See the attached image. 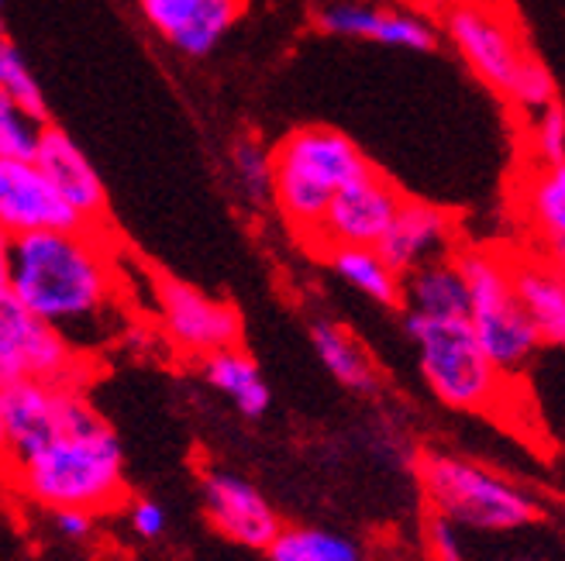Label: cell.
<instances>
[{
	"label": "cell",
	"mask_w": 565,
	"mask_h": 561,
	"mask_svg": "<svg viewBox=\"0 0 565 561\" xmlns=\"http://www.w3.org/2000/svg\"><path fill=\"white\" fill-rule=\"evenodd\" d=\"M511 561H531V558H511Z\"/></svg>",
	"instance_id": "36"
},
{
	"label": "cell",
	"mask_w": 565,
	"mask_h": 561,
	"mask_svg": "<svg viewBox=\"0 0 565 561\" xmlns=\"http://www.w3.org/2000/svg\"><path fill=\"white\" fill-rule=\"evenodd\" d=\"M511 276L542 345L565 348V266L545 256H511Z\"/></svg>",
	"instance_id": "17"
},
{
	"label": "cell",
	"mask_w": 565,
	"mask_h": 561,
	"mask_svg": "<svg viewBox=\"0 0 565 561\" xmlns=\"http://www.w3.org/2000/svg\"><path fill=\"white\" fill-rule=\"evenodd\" d=\"M0 97L28 107L39 118H49V100H45L42 83L35 69L28 66L24 52L8 35H0Z\"/></svg>",
	"instance_id": "26"
},
{
	"label": "cell",
	"mask_w": 565,
	"mask_h": 561,
	"mask_svg": "<svg viewBox=\"0 0 565 561\" xmlns=\"http://www.w3.org/2000/svg\"><path fill=\"white\" fill-rule=\"evenodd\" d=\"M0 468L8 486L45 514L87 510L100 517L121 507L128 493L125 447L100 413L83 417Z\"/></svg>",
	"instance_id": "2"
},
{
	"label": "cell",
	"mask_w": 565,
	"mask_h": 561,
	"mask_svg": "<svg viewBox=\"0 0 565 561\" xmlns=\"http://www.w3.org/2000/svg\"><path fill=\"white\" fill-rule=\"evenodd\" d=\"M0 35H4V0H0Z\"/></svg>",
	"instance_id": "34"
},
{
	"label": "cell",
	"mask_w": 565,
	"mask_h": 561,
	"mask_svg": "<svg viewBox=\"0 0 565 561\" xmlns=\"http://www.w3.org/2000/svg\"><path fill=\"white\" fill-rule=\"evenodd\" d=\"M204 362V379L207 386L217 392V397L228 400L242 417H263L273 403V392H269V382L259 369V362L252 358L242 345L235 348H224V352H214Z\"/></svg>",
	"instance_id": "18"
},
{
	"label": "cell",
	"mask_w": 565,
	"mask_h": 561,
	"mask_svg": "<svg viewBox=\"0 0 565 561\" xmlns=\"http://www.w3.org/2000/svg\"><path fill=\"white\" fill-rule=\"evenodd\" d=\"M87 355L70 338L39 321L8 290H0V379L4 382H55L83 386Z\"/></svg>",
	"instance_id": "8"
},
{
	"label": "cell",
	"mask_w": 565,
	"mask_h": 561,
	"mask_svg": "<svg viewBox=\"0 0 565 561\" xmlns=\"http://www.w3.org/2000/svg\"><path fill=\"white\" fill-rule=\"evenodd\" d=\"M125 520H128L131 538H138V541H159L166 535V527H169L166 507L159 499H149V496L131 499L128 510H125Z\"/></svg>",
	"instance_id": "31"
},
{
	"label": "cell",
	"mask_w": 565,
	"mask_h": 561,
	"mask_svg": "<svg viewBox=\"0 0 565 561\" xmlns=\"http://www.w3.org/2000/svg\"><path fill=\"white\" fill-rule=\"evenodd\" d=\"M404 201L407 196L401 193V186L373 165L370 173L334 196L310 248L321 251V256L331 248H376Z\"/></svg>",
	"instance_id": "11"
},
{
	"label": "cell",
	"mask_w": 565,
	"mask_h": 561,
	"mask_svg": "<svg viewBox=\"0 0 565 561\" xmlns=\"http://www.w3.org/2000/svg\"><path fill=\"white\" fill-rule=\"evenodd\" d=\"M370 170L373 162L345 131L328 125L294 128L273 145V207L310 245L334 196Z\"/></svg>",
	"instance_id": "3"
},
{
	"label": "cell",
	"mask_w": 565,
	"mask_h": 561,
	"mask_svg": "<svg viewBox=\"0 0 565 561\" xmlns=\"http://www.w3.org/2000/svg\"><path fill=\"white\" fill-rule=\"evenodd\" d=\"M269 561H365L355 538L328 527H282L266 548Z\"/></svg>",
	"instance_id": "23"
},
{
	"label": "cell",
	"mask_w": 565,
	"mask_h": 561,
	"mask_svg": "<svg viewBox=\"0 0 565 561\" xmlns=\"http://www.w3.org/2000/svg\"><path fill=\"white\" fill-rule=\"evenodd\" d=\"M52 121L32 115L28 107L0 97V159H24L35 162L42 134Z\"/></svg>",
	"instance_id": "27"
},
{
	"label": "cell",
	"mask_w": 565,
	"mask_h": 561,
	"mask_svg": "<svg viewBox=\"0 0 565 561\" xmlns=\"http://www.w3.org/2000/svg\"><path fill=\"white\" fill-rule=\"evenodd\" d=\"M232 180L248 204H273V149H266L259 138H238L232 145Z\"/></svg>",
	"instance_id": "25"
},
{
	"label": "cell",
	"mask_w": 565,
	"mask_h": 561,
	"mask_svg": "<svg viewBox=\"0 0 565 561\" xmlns=\"http://www.w3.org/2000/svg\"><path fill=\"white\" fill-rule=\"evenodd\" d=\"M562 517H565V499H562Z\"/></svg>",
	"instance_id": "37"
},
{
	"label": "cell",
	"mask_w": 565,
	"mask_h": 561,
	"mask_svg": "<svg viewBox=\"0 0 565 561\" xmlns=\"http://www.w3.org/2000/svg\"><path fill=\"white\" fill-rule=\"evenodd\" d=\"M441 28L466 66L524 115H542L558 104L552 69L534 55L518 24L490 0H451Z\"/></svg>",
	"instance_id": "4"
},
{
	"label": "cell",
	"mask_w": 565,
	"mask_h": 561,
	"mask_svg": "<svg viewBox=\"0 0 565 561\" xmlns=\"http://www.w3.org/2000/svg\"><path fill=\"white\" fill-rule=\"evenodd\" d=\"M318 32L331 39L373 42L407 52H431L438 45L435 24L417 11L362 4V0H331V4H324L318 11Z\"/></svg>",
	"instance_id": "14"
},
{
	"label": "cell",
	"mask_w": 565,
	"mask_h": 561,
	"mask_svg": "<svg viewBox=\"0 0 565 561\" xmlns=\"http://www.w3.org/2000/svg\"><path fill=\"white\" fill-rule=\"evenodd\" d=\"M11 238L0 235V290H8V276H11Z\"/></svg>",
	"instance_id": "33"
},
{
	"label": "cell",
	"mask_w": 565,
	"mask_h": 561,
	"mask_svg": "<svg viewBox=\"0 0 565 561\" xmlns=\"http://www.w3.org/2000/svg\"><path fill=\"white\" fill-rule=\"evenodd\" d=\"M121 266L107 224L39 231L11 245L8 293L87 355L115 334Z\"/></svg>",
	"instance_id": "1"
},
{
	"label": "cell",
	"mask_w": 565,
	"mask_h": 561,
	"mask_svg": "<svg viewBox=\"0 0 565 561\" xmlns=\"http://www.w3.org/2000/svg\"><path fill=\"white\" fill-rule=\"evenodd\" d=\"M451 231H456V224H451V217L441 207L411 201L407 196L376 248L393 269L407 276L435 259H445L451 245Z\"/></svg>",
	"instance_id": "16"
},
{
	"label": "cell",
	"mask_w": 565,
	"mask_h": 561,
	"mask_svg": "<svg viewBox=\"0 0 565 561\" xmlns=\"http://www.w3.org/2000/svg\"><path fill=\"white\" fill-rule=\"evenodd\" d=\"M531 145L539 162H565V110L562 104H552L542 115H534Z\"/></svg>",
	"instance_id": "29"
},
{
	"label": "cell",
	"mask_w": 565,
	"mask_h": 561,
	"mask_svg": "<svg viewBox=\"0 0 565 561\" xmlns=\"http://www.w3.org/2000/svg\"><path fill=\"white\" fill-rule=\"evenodd\" d=\"M152 314L169 345L190 358H207L242 345V314L235 306L183 283V279L156 276Z\"/></svg>",
	"instance_id": "9"
},
{
	"label": "cell",
	"mask_w": 565,
	"mask_h": 561,
	"mask_svg": "<svg viewBox=\"0 0 565 561\" xmlns=\"http://www.w3.org/2000/svg\"><path fill=\"white\" fill-rule=\"evenodd\" d=\"M310 345H315L318 362L338 386L352 392H376L380 369L349 327H342L338 321H315L310 324Z\"/></svg>",
	"instance_id": "19"
},
{
	"label": "cell",
	"mask_w": 565,
	"mask_h": 561,
	"mask_svg": "<svg viewBox=\"0 0 565 561\" xmlns=\"http://www.w3.org/2000/svg\"><path fill=\"white\" fill-rule=\"evenodd\" d=\"M424 544H428L431 561H469L462 527L438 517V514H431L428 524H424Z\"/></svg>",
	"instance_id": "30"
},
{
	"label": "cell",
	"mask_w": 565,
	"mask_h": 561,
	"mask_svg": "<svg viewBox=\"0 0 565 561\" xmlns=\"http://www.w3.org/2000/svg\"><path fill=\"white\" fill-rule=\"evenodd\" d=\"M49 524H52V535L66 544H87L97 535V514H87V510H52Z\"/></svg>",
	"instance_id": "32"
},
{
	"label": "cell",
	"mask_w": 565,
	"mask_h": 561,
	"mask_svg": "<svg viewBox=\"0 0 565 561\" xmlns=\"http://www.w3.org/2000/svg\"><path fill=\"white\" fill-rule=\"evenodd\" d=\"M404 311L435 314V317H469V290L456 256L435 259L404 276Z\"/></svg>",
	"instance_id": "21"
},
{
	"label": "cell",
	"mask_w": 565,
	"mask_h": 561,
	"mask_svg": "<svg viewBox=\"0 0 565 561\" xmlns=\"http://www.w3.org/2000/svg\"><path fill=\"white\" fill-rule=\"evenodd\" d=\"M35 162L83 224H90V228L107 224V186L90 155L76 145V138H70V131H63L60 125H49Z\"/></svg>",
	"instance_id": "15"
},
{
	"label": "cell",
	"mask_w": 565,
	"mask_h": 561,
	"mask_svg": "<svg viewBox=\"0 0 565 561\" xmlns=\"http://www.w3.org/2000/svg\"><path fill=\"white\" fill-rule=\"evenodd\" d=\"M79 224L83 220L49 183L39 162L0 159V235L18 241L39 231L79 228Z\"/></svg>",
	"instance_id": "13"
},
{
	"label": "cell",
	"mask_w": 565,
	"mask_h": 561,
	"mask_svg": "<svg viewBox=\"0 0 565 561\" xmlns=\"http://www.w3.org/2000/svg\"><path fill=\"white\" fill-rule=\"evenodd\" d=\"M524 214L545 259L565 266V162H539L524 186Z\"/></svg>",
	"instance_id": "20"
},
{
	"label": "cell",
	"mask_w": 565,
	"mask_h": 561,
	"mask_svg": "<svg viewBox=\"0 0 565 561\" xmlns=\"http://www.w3.org/2000/svg\"><path fill=\"white\" fill-rule=\"evenodd\" d=\"M456 262L466 276L469 324L476 331L479 348L507 379H518L531 366V358L539 355L542 338L518 300L511 256H503L497 248H466L456 256Z\"/></svg>",
	"instance_id": "7"
},
{
	"label": "cell",
	"mask_w": 565,
	"mask_h": 561,
	"mask_svg": "<svg viewBox=\"0 0 565 561\" xmlns=\"http://www.w3.org/2000/svg\"><path fill=\"white\" fill-rule=\"evenodd\" d=\"M90 413L97 410L83 386L8 382L4 403H0V465L35 452L39 444Z\"/></svg>",
	"instance_id": "10"
},
{
	"label": "cell",
	"mask_w": 565,
	"mask_h": 561,
	"mask_svg": "<svg viewBox=\"0 0 565 561\" xmlns=\"http://www.w3.org/2000/svg\"><path fill=\"white\" fill-rule=\"evenodd\" d=\"M242 14H245V0H207V8L183 28V35L173 42V48L190 55V60H204V55H211L224 42V35L238 24Z\"/></svg>",
	"instance_id": "24"
},
{
	"label": "cell",
	"mask_w": 565,
	"mask_h": 561,
	"mask_svg": "<svg viewBox=\"0 0 565 561\" xmlns=\"http://www.w3.org/2000/svg\"><path fill=\"white\" fill-rule=\"evenodd\" d=\"M201 499L211 527L224 541L238 548L266 551L282 530V520L269 496L252 486L245 475L228 468H211L201 479Z\"/></svg>",
	"instance_id": "12"
},
{
	"label": "cell",
	"mask_w": 565,
	"mask_h": 561,
	"mask_svg": "<svg viewBox=\"0 0 565 561\" xmlns=\"http://www.w3.org/2000/svg\"><path fill=\"white\" fill-rule=\"evenodd\" d=\"M138 8L152 32L173 45L183 35V28L207 8V0H138Z\"/></svg>",
	"instance_id": "28"
},
{
	"label": "cell",
	"mask_w": 565,
	"mask_h": 561,
	"mask_svg": "<svg viewBox=\"0 0 565 561\" xmlns=\"http://www.w3.org/2000/svg\"><path fill=\"white\" fill-rule=\"evenodd\" d=\"M4 389H8V382H4V379H0V403H4Z\"/></svg>",
	"instance_id": "35"
},
{
	"label": "cell",
	"mask_w": 565,
	"mask_h": 561,
	"mask_svg": "<svg viewBox=\"0 0 565 561\" xmlns=\"http://www.w3.org/2000/svg\"><path fill=\"white\" fill-rule=\"evenodd\" d=\"M417 483L431 514L476 535H507L542 517L534 493L511 475L438 447L417 458Z\"/></svg>",
	"instance_id": "6"
},
{
	"label": "cell",
	"mask_w": 565,
	"mask_h": 561,
	"mask_svg": "<svg viewBox=\"0 0 565 561\" xmlns=\"http://www.w3.org/2000/svg\"><path fill=\"white\" fill-rule=\"evenodd\" d=\"M321 259L359 296L380 306L404 303V276L380 256V248H331Z\"/></svg>",
	"instance_id": "22"
},
{
	"label": "cell",
	"mask_w": 565,
	"mask_h": 561,
	"mask_svg": "<svg viewBox=\"0 0 565 561\" xmlns=\"http://www.w3.org/2000/svg\"><path fill=\"white\" fill-rule=\"evenodd\" d=\"M404 331L414 345L417 369L441 407L479 417L500 413L514 379H507L479 348L466 314L435 317L404 311Z\"/></svg>",
	"instance_id": "5"
}]
</instances>
